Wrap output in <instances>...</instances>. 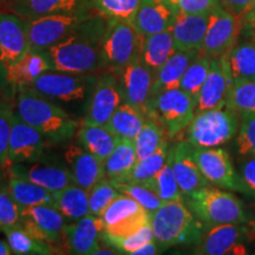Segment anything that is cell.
<instances>
[{
	"label": "cell",
	"instance_id": "obj_16",
	"mask_svg": "<svg viewBox=\"0 0 255 255\" xmlns=\"http://www.w3.org/2000/svg\"><path fill=\"white\" fill-rule=\"evenodd\" d=\"M114 73L119 81L122 101L145 115L154 87V73L143 64L141 58Z\"/></svg>",
	"mask_w": 255,
	"mask_h": 255
},
{
	"label": "cell",
	"instance_id": "obj_14",
	"mask_svg": "<svg viewBox=\"0 0 255 255\" xmlns=\"http://www.w3.org/2000/svg\"><path fill=\"white\" fill-rule=\"evenodd\" d=\"M194 156L203 176L210 184L222 189L244 193L241 178L235 173L231 156L225 149L219 146L195 148Z\"/></svg>",
	"mask_w": 255,
	"mask_h": 255
},
{
	"label": "cell",
	"instance_id": "obj_45",
	"mask_svg": "<svg viewBox=\"0 0 255 255\" xmlns=\"http://www.w3.org/2000/svg\"><path fill=\"white\" fill-rule=\"evenodd\" d=\"M114 183V182H113ZM115 187L119 189L121 193L126 194V195L132 197L136 200L139 205H142L144 208L148 210L149 214L156 212L159 207L163 205V201L156 195V194L144 184L137 183V182H117L114 183Z\"/></svg>",
	"mask_w": 255,
	"mask_h": 255
},
{
	"label": "cell",
	"instance_id": "obj_21",
	"mask_svg": "<svg viewBox=\"0 0 255 255\" xmlns=\"http://www.w3.org/2000/svg\"><path fill=\"white\" fill-rule=\"evenodd\" d=\"M104 227L101 216L89 214L64 227L63 251L69 254L94 255L100 248Z\"/></svg>",
	"mask_w": 255,
	"mask_h": 255
},
{
	"label": "cell",
	"instance_id": "obj_40",
	"mask_svg": "<svg viewBox=\"0 0 255 255\" xmlns=\"http://www.w3.org/2000/svg\"><path fill=\"white\" fill-rule=\"evenodd\" d=\"M210 62L212 58L199 52L195 58L191 60L186 72H184L182 81H181L180 89L189 94L194 100H196L197 95L205 83L207 76L209 73Z\"/></svg>",
	"mask_w": 255,
	"mask_h": 255
},
{
	"label": "cell",
	"instance_id": "obj_29",
	"mask_svg": "<svg viewBox=\"0 0 255 255\" xmlns=\"http://www.w3.org/2000/svg\"><path fill=\"white\" fill-rule=\"evenodd\" d=\"M199 52L200 51H176L155 75L151 97L162 91L180 88L184 72Z\"/></svg>",
	"mask_w": 255,
	"mask_h": 255
},
{
	"label": "cell",
	"instance_id": "obj_56",
	"mask_svg": "<svg viewBox=\"0 0 255 255\" xmlns=\"http://www.w3.org/2000/svg\"><path fill=\"white\" fill-rule=\"evenodd\" d=\"M119 253V252H113V251H110V250H102V248H98L97 251L95 252L94 253V255H103V254H108V255H114V254H117Z\"/></svg>",
	"mask_w": 255,
	"mask_h": 255
},
{
	"label": "cell",
	"instance_id": "obj_2",
	"mask_svg": "<svg viewBox=\"0 0 255 255\" xmlns=\"http://www.w3.org/2000/svg\"><path fill=\"white\" fill-rule=\"evenodd\" d=\"M15 111L21 120L37 129L47 141L68 142L77 132L79 123L56 102L31 87L17 89Z\"/></svg>",
	"mask_w": 255,
	"mask_h": 255
},
{
	"label": "cell",
	"instance_id": "obj_15",
	"mask_svg": "<svg viewBox=\"0 0 255 255\" xmlns=\"http://www.w3.org/2000/svg\"><path fill=\"white\" fill-rule=\"evenodd\" d=\"M122 102L116 75L114 72L103 73L96 78L83 123L108 126Z\"/></svg>",
	"mask_w": 255,
	"mask_h": 255
},
{
	"label": "cell",
	"instance_id": "obj_31",
	"mask_svg": "<svg viewBox=\"0 0 255 255\" xmlns=\"http://www.w3.org/2000/svg\"><path fill=\"white\" fill-rule=\"evenodd\" d=\"M7 188L20 209L33 206L56 207L55 193L31 181L17 176H9Z\"/></svg>",
	"mask_w": 255,
	"mask_h": 255
},
{
	"label": "cell",
	"instance_id": "obj_60",
	"mask_svg": "<svg viewBox=\"0 0 255 255\" xmlns=\"http://www.w3.org/2000/svg\"><path fill=\"white\" fill-rule=\"evenodd\" d=\"M0 189H1V187H0Z\"/></svg>",
	"mask_w": 255,
	"mask_h": 255
},
{
	"label": "cell",
	"instance_id": "obj_49",
	"mask_svg": "<svg viewBox=\"0 0 255 255\" xmlns=\"http://www.w3.org/2000/svg\"><path fill=\"white\" fill-rule=\"evenodd\" d=\"M175 6L184 13H210L220 7L219 0H175Z\"/></svg>",
	"mask_w": 255,
	"mask_h": 255
},
{
	"label": "cell",
	"instance_id": "obj_42",
	"mask_svg": "<svg viewBox=\"0 0 255 255\" xmlns=\"http://www.w3.org/2000/svg\"><path fill=\"white\" fill-rule=\"evenodd\" d=\"M88 194L90 214L102 216L110 203L120 195L121 191L115 187L109 178L104 176L88 191Z\"/></svg>",
	"mask_w": 255,
	"mask_h": 255
},
{
	"label": "cell",
	"instance_id": "obj_9",
	"mask_svg": "<svg viewBox=\"0 0 255 255\" xmlns=\"http://www.w3.org/2000/svg\"><path fill=\"white\" fill-rule=\"evenodd\" d=\"M103 222V235L127 237L150 223L151 215L132 197L121 193L101 216Z\"/></svg>",
	"mask_w": 255,
	"mask_h": 255
},
{
	"label": "cell",
	"instance_id": "obj_20",
	"mask_svg": "<svg viewBox=\"0 0 255 255\" xmlns=\"http://www.w3.org/2000/svg\"><path fill=\"white\" fill-rule=\"evenodd\" d=\"M30 50L26 20L14 13L0 12V63L13 66Z\"/></svg>",
	"mask_w": 255,
	"mask_h": 255
},
{
	"label": "cell",
	"instance_id": "obj_13",
	"mask_svg": "<svg viewBox=\"0 0 255 255\" xmlns=\"http://www.w3.org/2000/svg\"><path fill=\"white\" fill-rule=\"evenodd\" d=\"M233 85L227 55L212 58L209 73L195 100L196 113L227 107Z\"/></svg>",
	"mask_w": 255,
	"mask_h": 255
},
{
	"label": "cell",
	"instance_id": "obj_12",
	"mask_svg": "<svg viewBox=\"0 0 255 255\" xmlns=\"http://www.w3.org/2000/svg\"><path fill=\"white\" fill-rule=\"evenodd\" d=\"M242 25V18L235 17L221 7L213 9L201 52L210 58L227 55L237 45Z\"/></svg>",
	"mask_w": 255,
	"mask_h": 255
},
{
	"label": "cell",
	"instance_id": "obj_28",
	"mask_svg": "<svg viewBox=\"0 0 255 255\" xmlns=\"http://www.w3.org/2000/svg\"><path fill=\"white\" fill-rule=\"evenodd\" d=\"M78 143L85 150L91 152L101 161L109 157L114 149L116 148L120 138L107 126L97 124H82L77 132Z\"/></svg>",
	"mask_w": 255,
	"mask_h": 255
},
{
	"label": "cell",
	"instance_id": "obj_25",
	"mask_svg": "<svg viewBox=\"0 0 255 255\" xmlns=\"http://www.w3.org/2000/svg\"><path fill=\"white\" fill-rule=\"evenodd\" d=\"M210 13H184L177 11L170 30L177 51H200L209 24Z\"/></svg>",
	"mask_w": 255,
	"mask_h": 255
},
{
	"label": "cell",
	"instance_id": "obj_43",
	"mask_svg": "<svg viewBox=\"0 0 255 255\" xmlns=\"http://www.w3.org/2000/svg\"><path fill=\"white\" fill-rule=\"evenodd\" d=\"M227 108L239 115L255 113V81L235 83L229 95Z\"/></svg>",
	"mask_w": 255,
	"mask_h": 255
},
{
	"label": "cell",
	"instance_id": "obj_26",
	"mask_svg": "<svg viewBox=\"0 0 255 255\" xmlns=\"http://www.w3.org/2000/svg\"><path fill=\"white\" fill-rule=\"evenodd\" d=\"M12 13L30 20L50 14L85 13L87 0H5Z\"/></svg>",
	"mask_w": 255,
	"mask_h": 255
},
{
	"label": "cell",
	"instance_id": "obj_58",
	"mask_svg": "<svg viewBox=\"0 0 255 255\" xmlns=\"http://www.w3.org/2000/svg\"><path fill=\"white\" fill-rule=\"evenodd\" d=\"M254 6H255V0H252V5H251V8H252V7H254ZM251 8H250V9H251Z\"/></svg>",
	"mask_w": 255,
	"mask_h": 255
},
{
	"label": "cell",
	"instance_id": "obj_59",
	"mask_svg": "<svg viewBox=\"0 0 255 255\" xmlns=\"http://www.w3.org/2000/svg\"><path fill=\"white\" fill-rule=\"evenodd\" d=\"M0 169H1V167H0ZM0 180H1V170H0Z\"/></svg>",
	"mask_w": 255,
	"mask_h": 255
},
{
	"label": "cell",
	"instance_id": "obj_18",
	"mask_svg": "<svg viewBox=\"0 0 255 255\" xmlns=\"http://www.w3.org/2000/svg\"><path fill=\"white\" fill-rule=\"evenodd\" d=\"M45 137L24 122L15 111L8 139L7 167L41 158L45 150Z\"/></svg>",
	"mask_w": 255,
	"mask_h": 255
},
{
	"label": "cell",
	"instance_id": "obj_34",
	"mask_svg": "<svg viewBox=\"0 0 255 255\" xmlns=\"http://www.w3.org/2000/svg\"><path fill=\"white\" fill-rule=\"evenodd\" d=\"M56 208L70 221H78L90 214L88 190L71 183L55 193Z\"/></svg>",
	"mask_w": 255,
	"mask_h": 255
},
{
	"label": "cell",
	"instance_id": "obj_22",
	"mask_svg": "<svg viewBox=\"0 0 255 255\" xmlns=\"http://www.w3.org/2000/svg\"><path fill=\"white\" fill-rule=\"evenodd\" d=\"M194 150L195 146L188 141L178 142L169 149L175 177L181 193L186 196L210 184L197 164Z\"/></svg>",
	"mask_w": 255,
	"mask_h": 255
},
{
	"label": "cell",
	"instance_id": "obj_24",
	"mask_svg": "<svg viewBox=\"0 0 255 255\" xmlns=\"http://www.w3.org/2000/svg\"><path fill=\"white\" fill-rule=\"evenodd\" d=\"M177 8L163 0H141L130 20L143 37L169 30L176 17Z\"/></svg>",
	"mask_w": 255,
	"mask_h": 255
},
{
	"label": "cell",
	"instance_id": "obj_5",
	"mask_svg": "<svg viewBox=\"0 0 255 255\" xmlns=\"http://www.w3.org/2000/svg\"><path fill=\"white\" fill-rule=\"evenodd\" d=\"M240 115L229 108L196 113L187 128V141L195 148H216L238 133Z\"/></svg>",
	"mask_w": 255,
	"mask_h": 255
},
{
	"label": "cell",
	"instance_id": "obj_27",
	"mask_svg": "<svg viewBox=\"0 0 255 255\" xmlns=\"http://www.w3.org/2000/svg\"><path fill=\"white\" fill-rule=\"evenodd\" d=\"M52 64L47 51L28 50L20 60L11 68L6 69L7 82L12 90L17 92L20 87H28L44 72L51 71Z\"/></svg>",
	"mask_w": 255,
	"mask_h": 255
},
{
	"label": "cell",
	"instance_id": "obj_32",
	"mask_svg": "<svg viewBox=\"0 0 255 255\" xmlns=\"http://www.w3.org/2000/svg\"><path fill=\"white\" fill-rule=\"evenodd\" d=\"M137 161L133 141L120 139L114 151L104 161L105 177L111 182H122L131 173Z\"/></svg>",
	"mask_w": 255,
	"mask_h": 255
},
{
	"label": "cell",
	"instance_id": "obj_30",
	"mask_svg": "<svg viewBox=\"0 0 255 255\" xmlns=\"http://www.w3.org/2000/svg\"><path fill=\"white\" fill-rule=\"evenodd\" d=\"M171 30L143 38L141 60L150 71L156 75L163 64L176 52Z\"/></svg>",
	"mask_w": 255,
	"mask_h": 255
},
{
	"label": "cell",
	"instance_id": "obj_38",
	"mask_svg": "<svg viewBox=\"0 0 255 255\" xmlns=\"http://www.w3.org/2000/svg\"><path fill=\"white\" fill-rule=\"evenodd\" d=\"M167 133L157 121L146 116L145 123L133 139L137 159H142L155 152L167 141Z\"/></svg>",
	"mask_w": 255,
	"mask_h": 255
},
{
	"label": "cell",
	"instance_id": "obj_1",
	"mask_svg": "<svg viewBox=\"0 0 255 255\" xmlns=\"http://www.w3.org/2000/svg\"><path fill=\"white\" fill-rule=\"evenodd\" d=\"M108 19L89 15L68 37L47 50L52 69L68 73H92L103 69L102 43Z\"/></svg>",
	"mask_w": 255,
	"mask_h": 255
},
{
	"label": "cell",
	"instance_id": "obj_52",
	"mask_svg": "<svg viewBox=\"0 0 255 255\" xmlns=\"http://www.w3.org/2000/svg\"><path fill=\"white\" fill-rule=\"evenodd\" d=\"M158 252H159L158 245L156 244V241H151L139 248L135 254L136 255H154V254H157Z\"/></svg>",
	"mask_w": 255,
	"mask_h": 255
},
{
	"label": "cell",
	"instance_id": "obj_19",
	"mask_svg": "<svg viewBox=\"0 0 255 255\" xmlns=\"http://www.w3.org/2000/svg\"><path fill=\"white\" fill-rule=\"evenodd\" d=\"M8 176H17L57 193L73 183L65 164L56 161L37 159L26 163L9 165Z\"/></svg>",
	"mask_w": 255,
	"mask_h": 255
},
{
	"label": "cell",
	"instance_id": "obj_57",
	"mask_svg": "<svg viewBox=\"0 0 255 255\" xmlns=\"http://www.w3.org/2000/svg\"><path fill=\"white\" fill-rule=\"evenodd\" d=\"M247 229H248V237H251V239L255 238V221L251 222Z\"/></svg>",
	"mask_w": 255,
	"mask_h": 255
},
{
	"label": "cell",
	"instance_id": "obj_6",
	"mask_svg": "<svg viewBox=\"0 0 255 255\" xmlns=\"http://www.w3.org/2000/svg\"><path fill=\"white\" fill-rule=\"evenodd\" d=\"M195 114V100L180 88L152 96L145 110V116L157 121L169 138L187 129Z\"/></svg>",
	"mask_w": 255,
	"mask_h": 255
},
{
	"label": "cell",
	"instance_id": "obj_46",
	"mask_svg": "<svg viewBox=\"0 0 255 255\" xmlns=\"http://www.w3.org/2000/svg\"><path fill=\"white\" fill-rule=\"evenodd\" d=\"M237 135L239 155L245 158L255 157V113L240 115Z\"/></svg>",
	"mask_w": 255,
	"mask_h": 255
},
{
	"label": "cell",
	"instance_id": "obj_51",
	"mask_svg": "<svg viewBox=\"0 0 255 255\" xmlns=\"http://www.w3.org/2000/svg\"><path fill=\"white\" fill-rule=\"evenodd\" d=\"M219 5L228 13L244 18L246 12L251 8L252 0H219Z\"/></svg>",
	"mask_w": 255,
	"mask_h": 255
},
{
	"label": "cell",
	"instance_id": "obj_41",
	"mask_svg": "<svg viewBox=\"0 0 255 255\" xmlns=\"http://www.w3.org/2000/svg\"><path fill=\"white\" fill-rule=\"evenodd\" d=\"M102 237H103L105 244L110 245L111 247H114L115 250H117L122 254H135L144 245L155 241L151 222L143 226L138 231L127 235V237H107L103 234H102Z\"/></svg>",
	"mask_w": 255,
	"mask_h": 255
},
{
	"label": "cell",
	"instance_id": "obj_36",
	"mask_svg": "<svg viewBox=\"0 0 255 255\" xmlns=\"http://www.w3.org/2000/svg\"><path fill=\"white\" fill-rule=\"evenodd\" d=\"M7 239L12 254L17 255H50L55 253L49 242L33 238L20 225L2 232Z\"/></svg>",
	"mask_w": 255,
	"mask_h": 255
},
{
	"label": "cell",
	"instance_id": "obj_35",
	"mask_svg": "<svg viewBox=\"0 0 255 255\" xmlns=\"http://www.w3.org/2000/svg\"><path fill=\"white\" fill-rule=\"evenodd\" d=\"M227 57L234 84L255 81V41L237 44Z\"/></svg>",
	"mask_w": 255,
	"mask_h": 255
},
{
	"label": "cell",
	"instance_id": "obj_10",
	"mask_svg": "<svg viewBox=\"0 0 255 255\" xmlns=\"http://www.w3.org/2000/svg\"><path fill=\"white\" fill-rule=\"evenodd\" d=\"M87 17V13H76L50 14L30 20L25 19L30 50L47 51L68 37Z\"/></svg>",
	"mask_w": 255,
	"mask_h": 255
},
{
	"label": "cell",
	"instance_id": "obj_54",
	"mask_svg": "<svg viewBox=\"0 0 255 255\" xmlns=\"http://www.w3.org/2000/svg\"><path fill=\"white\" fill-rule=\"evenodd\" d=\"M242 20H244L245 24L255 26V6L254 7H252L251 9H248L246 14H245L244 18H242Z\"/></svg>",
	"mask_w": 255,
	"mask_h": 255
},
{
	"label": "cell",
	"instance_id": "obj_23",
	"mask_svg": "<svg viewBox=\"0 0 255 255\" xmlns=\"http://www.w3.org/2000/svg\"><path fill=\"white\" fill-rule=\"evenodd\" d=\"M64 159L72 182L83 189L89 191L105 176L104 162L81 144H70L64 152Z\"/></svg>",
	"mask_w": 255,
	"mask_h": 255
},
{
	"label": "cell",
	"instance_id": "obj_48",
	"mask_svg": "<svg viewBox=\"0 0 255 255\" xmlns=\"http://www.w3.org/2000/svg\"><path fill=\"white\" fill-rule=\"evenodd\" d=\"M20 222V207L9 194L7 187L0 189V232L14 227Z\"/></svg>",
	"mask_w": 255,
	"mask_h": 255
},
{
	"label": "cell",
	"instance_id": "obj_44",
	"mask_svg": "<svg viewBox=\"0 0 255 255\" xmlns=\"http://www.w3.org/2000/svg\"><path fill=\"white\" fill-rule=\"evenodd\" d=\"M100 14L107 19L130 21L141 0H94Z\"/></svg>",
	"mask_w": 255,
	"mask_h": 255
},
{
	"label": "cell",
	"instance_id": "obj_55",
	"mask_svg": "<svg viewBox=\"0 0 255 255\" xmlns=\"http://www.w3.org/2000/svg\"><path fill=\"white\" fill-rule=\"evenodd\" d=\"M12 254L11 248H9L7 242L0 240V255H9Z\"/></svg>",
	"mask_w": 255,
	"mask_h": 255
},
{
	"label": "cell",
	"instance_id": "obj_37",
	"mask_svg": "<svg viewBox=\"0 0 255 255\" xmlns=\"http://www.w3.org/2000/svg\"><path fill=\"white\" fill-rule=\"evenodd\" d=\"M169 144L168 139L162 144L159 148L152 154L148 155L146 157L138 159L135 167L131 170V173L128 175L126 180L122 182H137L141 183L144 181L150 180L156 174L161 171V169L164 167L168 161L169 156ZM117 183V182H114Z\"/></svg>",
	"mask_w": 255,
	"mask_h": 255
},
{
	"label": "cell",
	"instance_id": "obj_7",
	"mask_svg": "<svg viewBox=\"0 0 255 255\" xmlns=\"http://www.w3.org/2000/svg\"><path fill=\"white\" fill-rule=\"evenodd\" d=\"M143 38L130 21L108 19L102 43L103 68L119 72L141 58Z\"/></svg>",
	"mask_w": 255,
	"mask_h": 255
},
{
	"label": "cell",
	"instance_id": "obj_3",
	"mask_svg": "<svg viewBox=\"0 0 255 255\" xmlns=\"http://www.w3.org/2000/svg\"><path fill=\"white\" fill-rule=\"evenodd\" d=\"M151 227L159 250L197 244L206 226L182 202L175 200L164 202L151 214Z\"/></svg>",
	"mask_w": 255,
	"mask_h": 255
},
{
	"label": "cell",
	"instance_id": "obj_33",
	"mask_svg": "<svg viewBox=\"0 0 255 255\" xmlns=\"http://www.w3.org/2000/svg\"><path fill=\"white\" fill-rule=\"evenodd\" d=\"M146 116L141 110L122 102L111 117L108 128L120 139L133 141L144 126Z\"/></svg>",
	"mask_w": 255,
	"mask_h": 255
},
{
	"label": "cell",
	"instance_id": "obj_11",
	"mask_svg": "<svg viewBox=\"0 0 255 255\" xmlns=\"http://www.w3.org/2000/svg\"><path fill=\"white\" fill-rule=\"evenodd\" d=\"M19 225L33 238L49 242L55 253L57 250L63 251L66 218L56 207L33 206L21 208Z\"/></svg>",
	"mask_w": 255,
	"mask_h": 255
},
{
	"label": "cell",
	"instance_id": "obj_8",
	"mask_svg": "<svg viewBox=\"0 0 255 255\" xmlns=\"http://www.w3.org/2000/svg\"><path fill=\"white\" fill-rule=\"evenodd\" d=\"M96 78L90 73L79 75L51 70L40 75L28 87L56 103H81L91 94Z\"/></svg>",
	"mask_w": 255,
	"mask_h": 255
},
{
	"label": "cell",
	"instance_id": "obj_17",
	"mask_svg": "<svg viewBox=\"0 0 255 255\" xmlns=\"http://www.w3.org/2000/svg\"><path fill=\"white\" fill-rule=\"evenodd\" d=\"M246 237H248V229L244 223L213 226L203 232L194 253L201 255L246 254Z\"/></svg>",
	"mask_w": 255,
	"mask_h": 255
},
{
	"label": "cell",
	"instance_id": "obj_53",
	"mask_svg": "<svg viewBox=\"0 0 255 255\" xmlns=\"http://www.w3.org/2000/svg\"><path fill=\"white\" fill-rule=\"evenodd\" d=\"M6 85H9L7 82V73H6L5 66L0 63V94L4 92Z\"/></svg>",
	"mask_w": 255,
	"mask_h": 255
},
{
	"label": "cell",
	"instance_id": "obj_4",
	"mask_svg": "<svg viewBox=\"0 0 255 255\" xmlns=\"http://www.w3.org/2000/svg\"><path fill=\"white\" fill-rule=\"evenodd\" d=\"M188 207L206 228L247 222L242 202L229 191L206 186L187 196Z\"/></svg>",
	"mask_w": 255,
	"mask_h": 255
},
{
	"label": "cell",
	"instance_id": "obj_39",
	"mask_svg": "<svg viewBox=\"0 0 255 255\" xmlns=\"http://www.w3.org/2000/svg\"><path fill=\"white\" fill-rule=\"evenodd\" d=\"M151 189L163 202L175 200H182V193L175 177L173 165H171L170 154L168 156V161L158 174H156L150 180L141 182Z\"/></svg>",
	"mask_w": 255,
	"mask_h": 255
},
{
	"label": "cell",
	"instance_id": "obj_50",
	"mask_svg": "<svg viewBox=\"0 0 255 255\" xmlns=\"http://www.w3.org/2000/svg\"><path fill=\"white\" fill-rule=\"evenodd\" d=\"M244 193L255 199V157H250L240 164V175Z\"/></svg>",
	"mask_w": 255,
	"mask_h": 255
},
{
	"label": "cell",
	"instance_id": "obj_47",
	"mask_svg": "<svg viewBox=\"0 0 255 255\" xmlns=\"http://www.w3.org/2000/svg\"><path fill=\"white\" fill-rule=\"evenodd\" d=\"M14 113L15 104L13 102L0 98V167L1 168H7L8 139Z\"/></svg>",
	"mask_w": 255,
	"mask_h": 255
}]
</instances>
